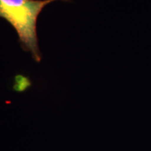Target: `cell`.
Listing matches in <instances>:
<instances>
[{"instance_id":"6da1fadb","label":"cell","mask_w":151,"mask_h":151,"mask_svg":"<svg viewBox=\"0 0 151 151\" xmlns=\"http://www.w3.org/2000/svg\"><path fill=\"white\" fill-rule=\"evenodd\" d=\"M55 1L71 0H0V18L12 26L22 48L36 62L41 60L37 37V20L45 6Z\"/></svg>"}]
</instances>
